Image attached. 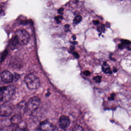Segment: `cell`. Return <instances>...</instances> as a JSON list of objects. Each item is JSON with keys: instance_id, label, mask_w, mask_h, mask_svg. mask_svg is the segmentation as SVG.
Returning <instances> with one entry per match:
<instances>
[{"instance_id": "obj_26", "label": "cell", "mask_w": 131, "mask_h": 131, "mask_svg": "<svg viewBox=\"0 0 131 131\" xmlns=\"http://www.w3.org/2000/svg\"><path fill=\"white\" fill-rule=\"evenodd\" d=\"M73 55H74V56L76 58H77V59H78L79 58V55L77 52H74V53H73Z\"/></svg>"}, {"instance_id": "obj_29", "label": "cell", "mask_w": 131, "mask_h": 131, "mask_svg": "<svg viewBox=\"0 0 131 131\" xmlns=\"http://www.w3.org/2000/svg\"><path fill=\"white\" fill-rule=\"evenodd\" d=\"M93 23L95 25H98L99 24V21L98 20H94L93 21Z\"/></svg>"}, {"instance_id": "obj_4", "label": "cell", "mask_w": 131, "mask_h": 131, "mask_svg": "<svg viewBox=\"0 0 131 131\" xmlns=\"http://www.w3.org/2000/svg\"><path fill=\"white\" fill-rule=\"evenodd\" d=\"M1 89L3 93L2 101L4 103L8 102L15 94V87L14 85H10Z\"/></svg>"}, {"instance_id": "obj_24", "label": "cell", "mask_w": 131, "mask_h": 131, "mask_svg": "<svg viewBox=\"0 0 131 131\" xmlns=\"http://www.w3.org/2000/svg\"><path fill=\"white\" fill-rule=\"evenodd\" d=\"M125 47H126V45H125L123 44L122 43L120 44L118 46V48L121 49H124L125 48Z\"/></svg>"}, {"instance_id": "obj_23", "label": "cell", "mask_w": 131, "mask_h": 131, "mask_svg": "<svg viewBox=\"0 0 131 131\" xmlns=\"http://www.w3.org/2000/svg\"><path fill=\"white\" fill-rule=\"evenodd\" d=\"M115 97V94L113 93V94H112L111 95V97H110L108 98V100H109V101H113V100H114Z\"/></svg>"}, {"instance_id": "obj_33", "label": "cell", "mask_w": 131, "mask_h": 131, "mask_svg": "<svg viewBox=\"0 0 131 131\" xmlns=\"http://www.w3.org/2000/svg\"><path fill=\"white\" fill-rule=\"evenodd\" d=\"M50 94H50V92H48L47 94L46 95V96H47V97H48V96L50 95Z\"/></svg>"}, {"instance_id": "obj_22", "label": "cell", "mask_w": 131, "mask_h": 131, "mask_svg": "<svg viewBox=\"0 0 131 131\" xmlns=\"http://www.w3.org/2000/svg\"><path fill=\"white\" fill-rule=\"evenodd\" d=\"M3 98V93L2 89H0V102L2 101Z\"/></svg>"}, {"instance_id": "obj_19", "label": "cell", "mask_w": 131, "mask_h": 131, "mask_svg": "<svg viewBox=\"0 0 131 131\" xmlns=\"http://www.w3.org/2000/svg\"><path fill=\"white\" fill-rule=\"evenodd\" d=\"M55 20L57 21V23L59 24L61 22V21L63 19V17L61 15H58V16H56L55 18Z\"/></svg>"}, {"instance_id": "obj_9", "label": "cell", "mask_w": 131, "mask_h": 131, "mask_svg": "<svg viewBox=\"0 0 131 131\" xmlns=\"http://www.w3.org/2000/svg\"><path fill=\"white\" fill-rule=\"evenodd\" d=\"M11 122L12 125L15 127L19 126L22 123V119L21 116L19 114L14 115L11 119Z\"/></svg>"}, {"instance_id": "obj_25", "label": "cell", "mask_w": 131, "mask_h": 131, "mask_svg": "<svg viewBox=\"0 0 131 131\" xmlns=\"http://www.w3.org/2000/svg\"><path fill=\"white\" fill-rule=\"evenodd\" d=\"M63 12H64V8H59L58 10V14H63Z\"/></svg>"}, {"instance_id": "obj_6", "label": "cell", "mask_w": 131, "mask_h": 131, "mask_svg": "<svg viewBox=\"0 0 131 131\" xmlns=\"http://www.w3.org/2000/svg\"><path fill=\"white\" fill-rule=\"evenodd\" d=\"M53 125L47 121H44L40 123L37 131H54Z\"/></svg>"}, {"instance_id": "obj_11", "label": "cell", "mask_w": 131, "mask_h": 131, "mask_svg": "<svg viewBox=\"0 0 131 131\" xmlns=\"http://www.w3.org/2000/svg\"><path fill=\"white\" fill-rule=\"evenodd\" d=\"M19 45H20L15 36L12 38L9 41V47L12 50H15L17 48Z\"/></svg>"}, {"instance_id": "obj_7", "label": "cell", "mask_w": 131, "mask_h": 131, "mask_svg": "<svg viewBox=\"0 0 131 131\" xmlns=\"http://www.w3.org/2000/svg\"><path fill=\"white\" fill-rule=\"evenodd\" d=\"M1 76L2 80L5 83H11L13 81V75L9 71H3L1 73Z\"/></svg>"}, {"instance_id": "obj_17", "label": "cell", "mask_w": 131, "mask_h": 131, "mask_svg": "<svg viewBox=\"0 0 131 131\" xmlns=\"http://www.w3.org/2000/svg\"><path fill=\"white\" fill-rule=\"evenodd\" d=\"M72 131H85L84 128L78 125H76L74 127Z\"/></svg>"}, {"instance_id": "obj_32", "label": "cell", "mask_w": 131, "mask_h": 131, "mask_svg": "<svg viewBox=\"0 0 131 131\" xmlns=\"http://www.w3.org/2000/svg\"><path fill=\"white\" fill-rule=\"evenodd\" d=\"M71 43L73 44L77 45L78 43L77 42H76V41H74V42H71Z\"/></svg>"}, {"instance_id": "obj_15", "label": "cell", "mask_w": 131, "mask_h": 131, "mask_svg": "<svg viewBox=\"0 0 131 131\" xmlns=\"http://www.w3.org/2000/svg\"><path fill=\"white\" fill-rule=\"evenodd\" d=\"M82 18L80 15H77L75 17L74 20V23L75 25L78 24L82 20Z\"/></svg>"}, {"instance_id": "obj_5", "label": "cell", "mask_w": 131, "mask_h": 131, "mask_svg": "<svg viewBox=\"0 0 131 131\" xmlns=\"http://www.w3.org/2000/svg\"><path fill=\"white\" fill-rule=\"evenodd\" d=\"M14 107L12 104L5 102L0 106V115L2 117H7L12 114Z\"/></svg>"}, {"instance_id": "obj_34", "label": "cell", "mask_w": 131, "mask_h": 131, "mask_svg": "<svg viewBox=\"0 0 131 131\" xmlns=\"http://www.w3.org/2000/svg\"><path fill=\"white\" fill-rule=\"evenodd\" d=\"M117 69L115 68L114 69V72H117Z\"/></svg>"}, {"instance_id": "obj_14", "label": "cell", "mask_w": 131, "mask_h": 131, "mask_svg": "<svg viewBox=\"0 0 131 131\" xmlns=\"http://www.w3.org/2000/svg\"><path fill=\"white\" fill-rule=\"evenodd\" d=\"M13 127L11 125L4 126L0 128V131H13Z\"/></svg>"}, {"instance_id": "obj_18", "label": "cell", "mask_w": 131, "mask_h": 131, "mask_svg": "<svg viewBox=\"0 0 131 131\" xmlns=\"http://www.w3.org/2000/svg\"><path fill=\"white\" fill-rule=\"evenodd\" d=\"M99 25L98 26L97 30L98 31L100 32H104L105 30V27L104 25L102 24H98Z\"/></svg>"}, {"instance_id": "obj_8", "label": "cell", "mask_w": 131, "mask_h": 131, "mask_svg": "<svg viewBox=\"0 0 131 131\" xmlns=\"http://www.w3.org/2000/svg\"><path fill=\"white\" fill-rule=\"evenodd\" d=\"M70 120L68 117L65 115H62L59 120V127L65 130L70 125Z\"/></svg>"}, {"instance_id": "obj_30", "label": "cell", "mask_w": 131, "mask_h": 131, "mask_svg": "<svg viewBox=\"0 0 131 131\" xmlns=\"http://www.w3.org/2000/svg\"><path fill=\"white\" fill-rule=\"evenodd\" d=\"M4 11L2 10H0V16L1 15H2V14L4 13Z\"/></svg>"}, {"instance_id": "obj_16", "label": "cell", "mask_w": 131, "mask_h": 131, "mask_svg": "<svg viewBox=\"0 0 131 131\" xmlns=\"http://www.w3.org/2000/svg\"><path fill=\"white\" fill-rule=\"evenodd\" d=\"M13 131H27V129L25 127L17 126L15 127V128H13Z\"/></svg>"}, {"instance_id": "obj_28", "label": "cell", "mask_w": 131, "mask_h": 131, "mask_svg": "<svg viewBox=\"0 0 131 131\" xmlns=\"http://www.w3.org/2000/svg\"><path fill=\"white\" fill-rule=\"evenodd\" d=\"M84 74L85 75H89L90 74V72L89 71H86L84 72Z\"/></svg>"}, {"instance_id": "obj_1", "label": "cell", "mask_w": 131, "mask_h": 131, "mask_svg": "<svg viewBox=\"0 0 131 131\" xmlns=\"http://www.w3.org/2000/svg\"><path fill=\"white\" fill-rule=\"evenodd\" d=\"M25 82L28 88L31 90L37 89L40 85V79L34 74L27 75L25 79Z\"/></svg>"}, {"instance_id": "obj_27", "label": "cell", "mask_w": 131, "mask_h": 131, "mask_svg": "<svg viewBox=\"0 0 131 131\" xmlns=\"http://www.w3.org/2000/svg\"><path fill=\"white\" fill-rule=\"evenodd\" d=\"M65 130H63L59 128H54V131H64Z\"/></svg>"}, {"instance_id": "obj_21", "label": "cell", "mask_w": 131, "mask_h": 131, "mask_svg": "<svg viewBox=\"0 0 131 131\" xmlns=\"http://www.w3.org/2000/svg\"><path fill=\"white\" fill-rule=\"evenodd\" d=\"M122 43L125 45H130L131 44V42L129 40H122Z\"/></svg>"}, {"instance_id": "obj_3", "label": "cell", "mask_w": 131, "mask_h": 131, "mask_svg": "<svg viewBox=\"0 0 131 131\" xmlns=\"http://www.w3.org/2000/svg\"><path fill=\"white\" fill-rule=\"evenodd\" d=\"M15 36L17 38L20 45H26L30 40L29 33L24 30H19L15 32Z\"/></svg>"}, {"instance_id": "obj_20", "label": "cell", "mask_w": 131, "mask_h": 131, "mask_svg": "<svg viewBox=\"0 0 131 131\" xmlns=\"http://www.w3.org/2000/svg\"><path fill=\"white\" fill-rule=\"evenodd\" d=\"M94 79L95 80L96 82L97 83H100L101 81L102 77L101 76L98 75L96 77H94Z\"/></svg>"}, {"instance_id": "obj_35", "label": "cell", "mask_w": 131, "mask_h": 131, "mask_svg": "<svg viewBox=\"0 0 131 131\" xmlns=\"http://www.w3.org/2000/svg\"><path fill=\"white\" fill-rule=\"evenodd\" d=\"M65 27L67 28H68L70 27V26H69V25H65Z\"/></svg>"}, {"instance_id": "obj_12", "label": "cell", "mask_w": 131, "mask_h": 131, "mask_svg": "<svg viewBox=\"0 0 131 131\" xmlns=\"http://www.w3.org/2000/svg\"><path fill=\"white\" fill-rule=\"evenodd\" d=\"M102 69L103 72L106 74H111L112 73V72L111 71L110 66L107 64L106 62H105L103 64Z\"/></svg>"}, {"instance_id": "obj_31", "label": "cell", "mask_w": 131, "mask_h": 131, "mask_svg": "<svg viewBox=\"0 0 131 131\" xmlns=\"http://www.w3.org/2000/svg\"><path fill=\"white\" fill-rule=\"evenodd\" d=\"M72 37H73V40H76V36H75V35H73V36H72Z\"/></svg>"}, {"instance_id": "obj_10", "label": "cell", "mask_w": 131, "mask_h": 131, "mask_svg": "<svg viewBox=\"0 0 131 131\" xmlns=\"http://www.w3.org/2000/svg\"><path fill=\"white\" fill-rule=\"evenodd\" d=\"M18 112L19 114L23 115L26 113L27 112V102L22 101L18 103L17 106Z\"/></svg>"}, {"instance_id": "obj_13", "label": "cell", "mask_w": 131, "mask_h": 131, "mask_svg": "<svg viewBox=\"0 0 131 131\" xmlns=\"http://www.w3.org/2000/svg\"><path fill=\"white\" fill-rule=\"evenodd\" d=\"M14 60H12V67H19V66L21 65V60H16V59H14Z\"/></svg>"}, {"instance_id": "obj_2", "label": "cell", "mask_w": 131, "mask_h": 131, "mask_svg": "<svg viewBox=\"0 0 131 131\" xmlns=\"http://www.w3.org/2000/svg\"><path fill=\"white\" fill-rule=\"evenodd\" d=\"M41 104L40 98L37 96L32 97L27 102V112L28 114L32 115L38 109Z\"/></svg>"}, {"instance_id": "obj_36", "label": "cell", "mask_w": 131, "mask_h": 131, "mask_svg": "<svg viewBox=\"0 0 131 131\" xmlns=\"http://www.w3.org/2000/svg\"><path fill=\"white\" fill-rule=\"evenodd\" d=\"M120 1H124V0H120Z\"/></svg>"}]
</instances>
